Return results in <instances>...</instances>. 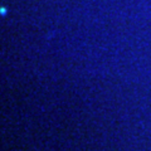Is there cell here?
I'll return each instance as SVG.
<instances>
[{"mask_svg":"<svg viewBox=\"0 0 151 151\" xmlns=\"http://www.w3.org/2000/svg\"><path fill=\"white\" fill-rule=\"evenodd\" d=\"M0 13H1V15H5L6 14V8H1L0 9Z\"/></svg>","mask_w":151,"mask_h":151,"instance_id":"cell-1","label":"cell"}]
</instances>
